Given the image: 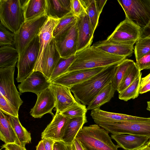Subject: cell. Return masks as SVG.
Here are the masks:
<instances>
[{
  "label": "cell",
  "instance_id": "cell-21",
  "mask_svg": "<svg viewBox=\"0 0 150 150\" xmlns=\"http://www.w3.org/2000/svg\"><path fill=\"white\" fill-rule=\"evenodd\" d=\"M91 115L96 124L102 122L142 120L147 119V118L108 112L102 110L100 108L92 110Z\"/></svg>",
  "mask_w": 150,
  "mask_h": 150
},
{
  "label": "cell",
  "instance_id": "cell-9",
  "mask_svg": "<svg viewBox=\"0 0 150 150\" xmlns=\"http://www.w3.org/2000/svg\"><path fill=\"white\" fill-rule=\"evenodd\" d=\"M15 69V66L0 68V93L18 112L23 101L14 84Z\"/></svg>",
  "mask_w": 150,
  "mask_h": 150
},
{
  "label": "cell",
  "instance_id": "cell-47",
  "mask_svg": "<svg viewBox=\"0 0 150 150\" xmlns=\"http://www.w3.org/2000/svg\"><path fill=\"white\" fill-rule=\"evenodd\" d=\"M107 0H95L96 8L99 15L102 12L103 8L106 4Z\"/></svg>",
  "mask_w": 150,
  "mask_h": 150
},
{
  "label": "cell",
  "instance_id": "cell-2",
  "mask_svg": "<svg viewBox=\"0 0 150 150\" xmlns=\"http://www.w3.org/2000/svg\"><path fill=\"white\" fill-rule=\"evenodd\" d=\"M117 65L108 67L89 79L73 86L71 91L76 101L88 105L100 90L111 82Z\"/></svg>",
  "mask_w": 150,
  "mask_h": 150
},
{
  "label": "cell",
  "instance_id": "cell-31",
  "mask_svg": "<svg viewBox=\"0 0 150 150\" xmlns=\"http://www.w3.org/2000/svg\"><path fill=\"white\" fill-rule=\"evenodd\" d=\"M135 62L130 59H126L117 65L111 83L116 91L125 74Z\"/></svg>",
  "mask_w": 150,
  "mask_h": 150
},
{
  "label": "cell",
  "instance_id": "cell-42",
  "mask_svg": "<svg viewBox=\"0 0 150 150\" xmlns=\"http://www.w3.org/2000/svg\"><path fill=\"white\" fill-rule=\"evenodd\" d=\"M1 147L7 150H27L25 147L16 143L4 144Z\"/></svg>",
  "mask_w": 150,
  "mask_h": 150
},
{
  "label": "cell",
  "instance_id": "cell-15",
  "mask_svg": "<svg viewBox=\"0 0 150 150\" xmlns=\"http://www.w3.org/2000/svg\"><path fill=\"white\" fill-rule=\"evenodd\" d=\"M37 96L36 103L30 110V115L35 118H40L47 113L53 115L52 110L55 107L56 103L54 96L50 88L49 87Z\"/></svg>",
  "mask_w": 150,
  "mask_h": 150
},
{
  "label": "cell",
  "instance_id": "cell-49",
  "mask_svg": "<svg viewBox=\"0 0 150 150\" xmlns=\"http://www.w3.org/2000/svg\"><path fill=\"white\" fill-rule=\"evenodd\" d=\"M150 81V73L145 77L141 78L140 87H142Z\"/></svg>",
  "mask_w": 150,
  "mask_h": 150
},
{
  "label": "cell",
  "instance_id": "cell-38",
  "mask_svg": "<svg viewBox=\"0 0 150 150\" xmlns=\"http://www.w3.org/2000/svg\"><path fill=\"white\" fill-rule=\"evenodd\" d=\"M0 46H15L14 33L0 23Z\"/></svg>",
  "mask_w": 150,
  "mask_h": 150
},
{
  "label": "cell",
  "instance_id": "cell-1",
  "mask_svg": "<svg viewBox=\"0 0 150 150\" xmlns=\"http://www.w3.org/2000/svg\"><path fill=\"white\" fill-rule=\"evenodd\" d=\"M126 58L108 53L94 45L90 46L76 53L75 60L65 73L82 69L110 67L117 64Z\"/></svg>",
  "mask_w": 150,
  "mask_h": 150
},
{
  "label": "cell",
  "instance_id": "cell-14",
  "mask_svg": "<svg viewBox=\"0 0 150 150\" xmlns=\"http://www.w3.org/2000/svg\"><path fill=\"white\" fill-rule=\"evenodd\" d=\"M76 17L78 52L91 46L95 31L85 10L81 15Z\"/></svg>",
  "mask_w": 150,
  "mask_h": 150
},
{
  "label": "cell",
  "instance_id": "cell-17",
  "mask_svg": "<svg viewBox=\"0 0 150 150\" xmlns=\"http://www.w3.org/2000/svg\"><path fill=\"white\" fill-rule=\"evenodd\" d=\"M61 57L53 38L48 45L45 56L40 63L35 67L34 71L41 72L49 80Z\"/></svg>",
  "mask_w": 150,
  "mask_h": 150
},
{
  "label": "cell",
  "instance_id": "cell-6",
  "mask_svg": "<svg viewBox=\"0 0 150 150\" xmlns=\"http://www.w3.org/2000/svg\"><path fill=\"white\" fill-rule=\"evenodd\" d=\"M48 18L45 15L25 21L14 34L15 47L20 56L29 44L37 36Z\"/></svg>",
  "mask_w": 150,
  "mask_h": 150
},
{
  "label": "cell",
  "instance_id": "cell-44",
  "mask_svg": "<svg viewBox=\"0 0 150 150\" xmlns=\"http://www.w3.org/2000/svg\"><path fill=\"white\" fill-rule=\"evenodd\" d=\"M42 139L45 150H53V145L55 141L48 138H44Z\"/></svg>",
  "mask_w": 150,
  "mask_h": 150
},
{
  "label": "cell",
  "instance_id": "cell-45",
  "mask_svg": "<svg viewBox=\"0 0 150 150\" xmlns=\"http://www.w3.org/2000/svg\"><path fill=\"white\" fill-rule=\"evenodd\" d=\"M53 150H67V145L63 141H55L53 145Z\"/></svg>",
  "mask_w": 150,
  "mask_h": 150
},
{
  "label": "cell",
  "instance_id": "cell-5",
  "mask_svg": "<svg viewBox=\"0 0 150 150\" xmlns=\"http://www.w3.org/2000/svg\"><path fill=\"white\" fill-rule=\"evenodd\" d=\"M96 124L112 134H128L150 137V117L144 120L102 122Z\"/></svg>",
  "mask_w": 150,
  "mask_h": 150
},
{
  "label": "cell",
  "instance_id": "cell-12",
  "mask_svg": "<svg viewBox=\"0 0 150 150\" xmlns=\"http://www.w3.org/2000/svg\"><path fill=\"white\" fill-rule=\"evenodd\" d=\"M108 67L82 69L67 72L54 79L51 83L70 89L74 86L89 79Z\"/></svg>",
  "mask_w": 150,
  "mask_h": 150
},
{
  "label": "cell",
  "instance_id": "cell-40",
  "mask_svg": "<svg viewBox=\"0 0 150 150\" xmlns=\"http://www.w3.org/2000/svg\"><path fill=\"white\" fill-rule=\"evenodd\" d=\"M135 63L140 71L144 69H150V51Z\"/></svg>",
  "mask_w": 150,
  "mask_h": 150
},
{
  "label": "cell",
  "instance_id": "cell-33",
  "mask_svg": "<svg viewBox=\"0 0 150 150\" xmlns=\"http://www.w3.org/2000/svg\"><path fill=\"white\" fill-rule=\"evenodd\" d=\"M141 73L135 63L128 69L119 84L117 90L119 93L131 84Z\"/></svg>",
  "mask_w": 150,
  "mask_h": 150
},
{
  "label": "cell",
  "instance_id": "cell-55",
  "mask_svg": "<svg viewBox=\"0 0 150 150\" xmlns=\"http://www.w3.org/2000/svg\"><path fill=\"white\" fill-rule=\"evenodd\" d=\"M7 150V149H5V150Z\"/></svg>",
  "mask_w": 150,
  "mask_h": 150
},
{
  "label": "cell",
  "instance_id": "cell-24",
  "mask_svg": "<svg viewBox=\"0 0 150 150\" xmlns=\"http://www.w3.org/2000/svg\"><path fill=\"white\" fill-rule=\"evenodd\" d=\"M21 2L25 21L45 15V0H21Z\"/></svg>",
  "mask_w": 150,
  "mask_h": 150
},
{
  "label": "cell",
  "instance_id": "cell-4",
  "mask_svg": "<svg viewBox=\"0 0 150 150\" xmlns=\"http://www.w3.org/2000/svg\"><path fill=\"white\" fill-rule=\"evenodd\" d=\"M0 19L7 29L17 33L25 21L21 0H0Z\"/></svg>",
  "mask_w": 150,
  "mask_h": 150
},
{
  "label": "cell",
  "instance_id": "cell-41",
  "mask_svg": "<svg viewBox=\"0 0 150 150\" xmlns=\"http://www.w3.org/2000/svg\"><path fill=\"white\" fill-rule=\"evenodd\" d=\"M85 10L80 0H71V12L76 17L81 14Z\"/></svg>",
  "mask_w": 150,
  "mask_h": 150
},
{
  "label": "cell",
  "instance_id": "cell-22",
  "mask_svg": "<svg viewBox=\"0 0 150 150\" xmlns=\"http://www.w3.org/2000/svg\"><path fill=\"white\" fill-rule=\"evenodd\" d=\"M45 15L59 20L71 12V0H45Z\"/></svg>",
  "mask_w": 150,
  "mask_h": 150
},
{
  "label": "cell",
  "instance_id": "cell-19",
  "mask_svg": "<svg viewBox=\"0 0 150 150\" xmlns=\"http://www.w3.org/2000/svg\"><path fill=\"white\" fill-rule=\"evenodd\" d=\"M50 87L55 97L56 112H63L76 101L69 88L52 83Z\"/></svg>",
  "mask_w": 150,
  "mask_h": 150
},
{
  "label": "cell",
  "instance_id": "cell-29",
  "mask_svg": "<svg viewBox=\"0 0 150 150\" xmlns=\"http://www.w3.org/2000/svg\"><path fill=\"white\" fill-rule=\"evenodd\" d=\"M7 116L19 139L20 145L25 147L26 144L31 142V134L22 125L18 118L8 115Z\"/></svg>",
  "mask_w": 150,
  "mask_h": 150
},
{
  "label": "cell",
  "instance_id": "cell-46",
  "mask_svg": "<svg viewBox=\"0 0 150 150\" xmlns=\"http://www.w3.org/2000/svg\"><path fill=\"white\" fill-rule=\"evenodd\" d=\"M72 150H86L81 142L75 138L71 145Z\"/></svg>",
  "mask_w": 150,
  "mask_h": 150
},
{
  "label": "cell",
  "instance_id": "cell-16",
  "mask_svg": "<svg viewBox=\"0 0 150 150\" xmlns=\"http://www.w3.org/2000/svg\"><path fill=\"white\" fill-rule=\"evenodd\" d=\"M70 118L56 112L51 122L42 133V139L48 138L55 141H62Z\"/></svg>",
  "mask_w": 150,
  "mask_h": 150
},
{
  "label": "cell",
  "instance_id": "cell-37",
  "mask_svg": "<svg viewBox=\"0 0 150 150\" xmlns=\"http://www.w3.org/2000/svg\"><path fill=\"white\" fill-rule=\"evenodd\" d=\"M76 20V17L71 12L59 19V23L53 30V37H55Z\"/></svg>",
  "mask_w": 150,
  "mask_h": 150
},
{
  "label": "cell",
  "instance_id": "cell-52",
  "mask_svg": "<svg viewBox=\"0 0 150 150\" xmlns=\"http://www.w3.org/2000/svg\"><path fill=\"white\" fill-rule=\"evenodd\" d=\"M147 106L146 108L147 110L150 111V101L147 102Z\"/></svg>",
  "mask_w": 150,
  "mask_h": 150
},
{
  "label": "cell",
  "instance_id": "cell-54",
  "mask_svg": "<svg viewBox=\"0 0 150 150\" xmlns=\"http://www.w3.org/2000/svg\"><path fill=\"white\" fill-rule=\"evenodd\" d=\"M148 146L150 147V140L148 141L146 144Z\"/></svg>",
  "mask_w": 150,
  "mask_h": 150
},
{
  "label": "cell",
  "instance_id": "cell-8",
  "mask_svg": "<svg viewBox=\"0 0 150 150\" xmlns=\"http://www.w3.org/2000/svg\"><path fill=\"white\" fill-rule=\"evenodd\" d=\"M40 48L38 35L35 38L19 57L17 67V81L21 82L34 71Z\"/></svg>",
  "mask_w": 150,
  "mask_h": 150
},
{
  "label": "cell",
  "instance_id": "cell-35",
  "mask_svg": "<svg viewBox=\"0 0 150 150\" xmlns=\"http://www.w3.org/2000/svg\"><path fill=\"white\" fill-rule=\"evenodd\" d=\"M87 110L86 105L76 101L69 108L60 113L66 117L72 118L82 117L86 115Z\"/></svg>",
  "mask_w": 150,
  "mask_h": 150
},
{
  "label": "cell",
  "instance_id": "cell-18",
  "mask_svg": "<svg viewBox=\"0 0 150 150\" xmlns=\"http://www.w3.org/2000/svg\"><path fill=\"white\" fill-rule=\"evenodd\" d=\"M59 22V20L48 17L42 27L38 35L39 51L35 67L40 63L45 56L48 45L53 38V30Z\"/></svg>",
  "mask_w": 150,
  "mask_h": 150
},
{
  "label": "cell",
  "instance_id": "cell-39",
  "mask_svg": "<svg viewBox=\"0 0 150 150\" xmlns=\"http://www.w3.org/2000/svg\"><path fill=\"white\" fill-rule=\"evenodd\" d=\"M0 110L7 115L18 118L15 108L0 93Z\"/></svg>",
  "mask_w": 150,
  "mask_h": 150
},
{
  "label": "cell",
  "instance_id": "cell-30",
  "mask_svg": "<svg viewBox=\"0 0 150 150\" xmlns=\"http://www.w3.org/2000/svg\"><path fill=\"white\" fill-rule=\"evenodd\" d=\"M142 75V73L131 84L122 92L119 93V99L127 101L138 97L141 86Z\"/></svg>",
  "mask_w": 150,
  "mask_h": 150
},
{
  "label": "cell",
  "instance_id": "cell-13",
  "mask_svg": "<svg viewBox=\"0 0 150 150\" xmlns=\"http://www.w3.org/2000/svg\"><path fill=\"white\" fill-rule=\"evenodd\" d=\"M51 82L41 72L33 71L25 80L18 85V88L21 93H33L37 95L50 87Z\"/></svg>",
  "mask_w": 150,
  "mask_h": 150
},
{
  "label": "cell",
  "instance_id": "cell-3",
  "mask_svg": "<svg viewBox=\"0 0 150 150\" xmlns=\"http://www.w3.org/2000/svg\"><path fill=\"white\" fill-rule=\"evenodd\" d=\"M108 132L96 124L83 127L76 138L86 150H118Z\"/></svg>",
  "mask_w": 150,
  "mask_h": 150
},
{
  "label": "cell",
  "instance_id": "cell-7",
  "mask_svg": "<svg viewBox=\"0 0 150 150\" xmlns=\"http://www.w3.org/2000/svg\"><path fill=\"white\" fill-rule=\"evenodd\" d=\"M127 18L141 28L150 20V0H117Z\"/></svg>",
  "mask_w": 150,
  "mask_h": 150
},
{
  "label": "cell",
  "instance_id": "cell-50",
  "mask_svg": "<svg viewBox=\"0 0 150 150\" xmlns=\"http://www.w3.org/2000/svg\"><path fill=\"white\" fill-rule=\"evenodd\" d=\"M36 150H45L42 139L39 142L38 144L36 146Z\"/></svg>",
  "mask_w": 150,
  "mask_h": 150
},
{
  "label": "cell",
  "instance_id": "cell-43",
  "mask_svg": "<svg viewBox=\"0 0 150 150\" xmlns=\"http://www.w3.org/2000/svg\"><path fill=\"white\" fill-rule=\"evenodd\" d=\"M140 38H150V20L145 26L141 28Z\"/></svg>",
  "mask_w": 150,
  "mask_h": 150
},
{
  "label": "cell",
  "instance_id": "cell-34",
  "mask_svg": "<svg viewBox=\"0 0 150 150\" xmlns=\"http://www.w3.org/2000/svg\"><path fill=\"white\" fill-rule=\"evenodd\" d=\"M75 59V54L68 58L61 57L57 64L49 79L51 82L64 74Z\"/></svg>",
  "mask_w": 150,
  "mask_h": 150
},
{
  "label": "cell",
  "instance_id": "cell-11",
  "mask_svg": "<svg viewBox=\"0 0 150 150\" xmlns=\"http://www.w3.org/2000/svg\"><path fill=\"white\" fill-rule=\"evenodd\" d=\"M140 30L139 26L126 18L106 40L117 43L134 45L140 38Z\"/></svg>",
  "mask_w": 150,
  "mask_h": 150
},
{
  "label": "cell",
  "instance_id": "cell-10",
  "mask_svg": "<svg viewBox=\"0 0 150 150\" xmlns=\"http://www.w3.org/2000/svg\"><path fill=\"white\" fill-rule=\"evenodd\" d=\"M61 57L68 58L77 52L76 20L54 38Z\"/></svg>",
  "mask_w": 150,
  "mask_h": 150
},
{
  "label": "cell",
  "instance_id": "cell-23",
  "mask_svg": "<svg viewBox=\"0 0 150 150\" xmlns=\"http://www.w3.org/2000/svg\"><path fill=\"white\" fill-rule=\"evenodd\" d=\"M96 47L113 55L129 57L134 52V45L111 42L106 39L100 41L93 45Z\"/></svg>",
  "mask_w": 150,
  "mask_h": 150
},
{
  "label": "cell",
  "instance_id": "cell-32",
  "mask_svg": "<svg viewBox=\"0 0 150 150\" xmlns=\"http://www.w3.org/2000/svg\"><path fill=\"white\" fill-rule=\"evenodd\" d=\"M80 1L95 31L98 25L100 16L96 8L95 0H80Z\"/></svg>",
  "mask_w": 150,
  "mask_h": 150
},
{
  "label": "cell",
  "instance_id": "cell-28",
  "mask_svg": "<svg viewBox=\"0 0 150 150\" xmlns=\"http://www.w3.org/2000/svg\"><path fill=\"white\" fill-rule=\"evenodd\" d=\"M18 57L15 47L11 46L0 47V68L15 66Z\"/></svg>",
  "mask_w": 150,
  "mask_h": 150
},
{
  "label": "cell",
  "instance_id": "cell-25",
  "mask_svg": "<svg viewBox=\"0 0 150 150\" xmlns=\"http://www.w3.org/2000/svg\"><path fill=\"white\" fill-rule=\"evenodd\" d=\"M87 122L86 115L82 117L70 118L62 141L66 144L71 145L78 133Z\"/></svg>",
  "mask_w": 150,
  "mask_h": 150
},
{
  "label": "cell",
  "instance_id": "cell-27",
  "mask_svg": "<svg viewBox=\"0 0 150 150\" xmlns=\"http://www.w3.org/2000/svg\"><path fill=\"white\" fill-rule=\"evenodd\" d=\"M116 91L111 82L105 85L88 105L87 110L99 108L101 106L109 102L114 97Z\"/></svg>",
  "mask_w": 150,
  "mask_h": 150
},
{
  "label": "cell",
  "instance_id": "cell-53",
  "mask_svg": "<svg viewBox=\"0 0 150 150\" xmlns=\"http://www.w3.org/2000/svg\"><path fill=\"white\" fill-rule=\"evenodd\" d=\"M67 145V150H72L71 145Z\"/></svg>",
  "mask_w": 150,
  "mask_h": 150
},
{
  "label": "cell",
  "instance_id": "cell-51",
  "mask_svg": "<svg viewBox=\"0 0 150 150\" xmlns=\"http://www.w3.org/2000/svg\"><path fill=\"white\" fill-rule=\"evenodd\" d=\"M136 150H150V147L145 144Z\"/></svg>",
  "mask_w": 150,
  "mask_h": 150
},
{
  "label": "cell",
  "instance_id": "cell-48",
  "mask_svg": "<svg viewBox=\"0 0 150 150\" xmlns=\"http://www.w3.org/2000/svg\"><path fill=\"white\" fill-rule=\"evenodd\" d=\"M150 91V81L144 86L140 88L139 93L142 94Z\"/></svg>",
  "mask_w": 150,
  "mask_h": 150
},
{
  "label": "cell",
  "instance_id": "cell-36",
  "mask_svg": "<svg viewBox=\"0 0 150 150\" xmlns=\"http://www.w3.org/2000/svg\"><path fill=\"white\" fill-rule=\"evenodd\" d=\"M134 50L137 62L150 51V38H139L136 42Z\"/></svg>",
  "mask_w": 150,
  "mask_h": 150
},
{
  "label": "cell",
  "instance_id": "cell-20",
  "mask_svg": "<svg viewBox=\"0 0 150 150\" xmlns=\"http://www.w3.org/2000/svg\"><path fill=\"white\" fill-rule=\"evenodd\" d=\"M111 136L119 148L125 150H136L145 144L150 139L149 137L128 134H112Z\"/></svg>",
  "mask_w": 150,
  "mask_h": 150
},
{
  "label": "cell",
  "instance_id": "cell-26",
  "mask_svg": "<svg viewBox=\"0 0 150 150\" xmlns=\"http://www.w3.org/2000/svg\"><path fill=\"white\" fill-rule=\"evenodd\" d=\"M0 139L5 144L16 143L19 139L9 121L7 115L0 110Z\"/></svg>",
  "mask_w": 150,
  "mask_h": 150
}]
</instances>
